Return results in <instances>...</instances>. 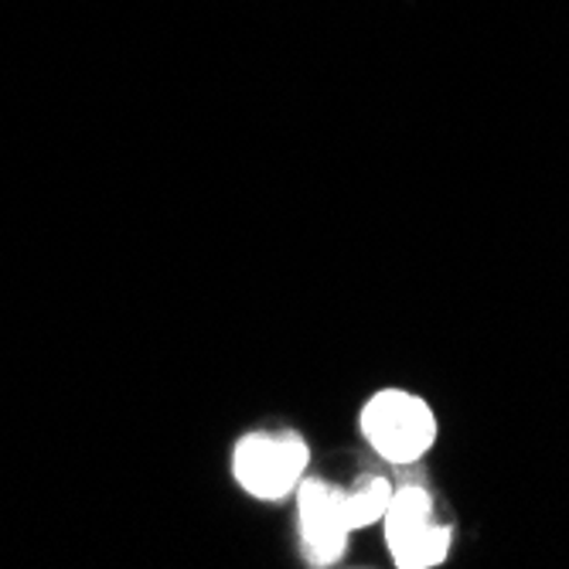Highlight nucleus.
Returning <instances> with one entry per match:
<instances>
[{"label": "nucleus", "mask_w": 569, "mask_h": 569, "mask_svg": "<svg viewBox=\"0 0 569 569\" xmlns=\"http://www.w3.org/2000/svg\"><path fill=\"white\" fill-rule=\"evenodd\" d=\"M361 440L372 453L392 468H412L420 463L440 440L437 409L412 389L386 386L376 389L358 412Z\"/></svg>", "instance_id": "nucleus-1"}, {"label": "nucleus", "mask_w": 569, "mask_h": 569, "mask_svg": "<svg viewBox=\"0 0 569 569\" xmlns=\"http://www.w3.org/2000/svg\"><path fill=\"white\" fill-rule=\"evenodd\" d=\"M310 447L297 430H246L232 447V478L249 498L277 505L307 478Z\"/></svg>", "instance_id": "nucleus-2"}, {"label": "nucleus", "mask_w": 569, "mask_h": 569, "mask_svg": "<svg viewBox=\"0 0 569 569\" xmlns=\"http://www.w3.org/2000/svg\"><path fill=\"white\" fill-rule=\"evenodd\" d=\"M379 526L399 569H437L453 549V526L440 519L437 498L423 485H396Z\"/></svg>", "instance_id": "nucleus-3"}, {"label": "nucleus", "mask_w": 569, "mask_h": 569, "mask_svg": "<svg viewBox=\"0 0 569 569\" xmlns=\"http://www.w3.org/2000/svg\"><path fill=\"white\" fill-rule=\"evenodd\" d=\"M300 552L310 566H338L355 536L345 508V485L328 478H303L293 491Z\"/></svg>", "instance_id": "nucleus-4"}, {"label": "nucleus", "mask_w": 569, "mask_h": 569, "mask_svg": "<svg viewBox=\"0 0 569 569\" xmlns=\"http://www.w3.org/2000/svg\"><path fill=\"white\" fill-rule=\"evenodd\" d=\"M396 485L386 475H361L355 485L345 488V508H348V522L355 532L372 529L382 522V515L392 501Z\"/></svg>", "instance_id": "nucleus-5"}]
</instances>
